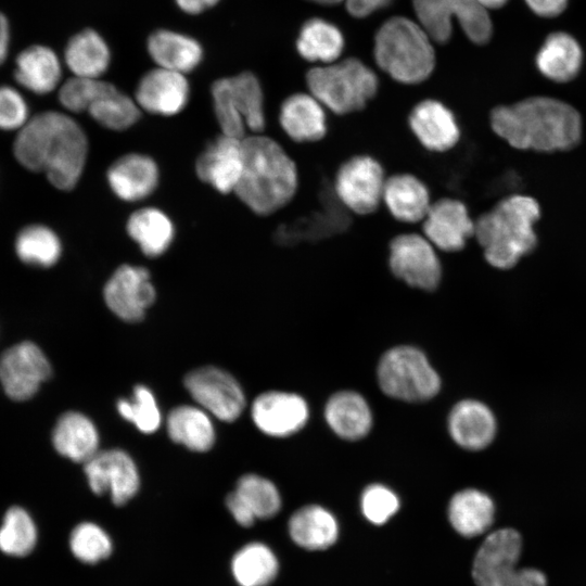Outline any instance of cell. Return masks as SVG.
Returning a JSON list of instances; mask_svg holds the SVG:
<instances>
[{
	"instance_id": "51",
	"label": "cell",
	"mask_w": 586,
	"mask_h": 586,
	"mask_svg": "<svg viewBox=\"0 0 586 586\" xmlns=\"http://www.w3.org/2000/svg\"><path fill=\"white\" fill-rule=\"evenodd\" d=\"M484 9H499L504 7L508 0H476Z\"/></svg>"
},
{
	"instance_id": "53",
	"label": "cell",
	"mask_w": 586,
	"mask_h": 586,
	"mask_svg": "<svg viewBox=\"0 0 586 586\" xmlns=\"http://www.w3.org/2000/svg\"><path fill=\"white\" fill-rule=\"evenodd\" d=\"M203 3L205 4L206 9L207 8H212L214 7L215 4H217L220 0H202Z\"/></svg>"
},
{
	"instance_id": "8",
	"label": "cell",
	"mask_w": 586,
	"mask_h": 586,
	"mask_svg": "<svg viewBox=\"0 0 586 586\" xmlns=\"http://www.w3.org/2000/svg\"><path fill=\"white\" fill-rule=\"evenodd\" d=\"M377 373L382 392L398 400L425 402L441 388V378L424 353L410 345L386 351L379 361Z\"/></svg>"
},
{
	"instance_id": "10",
	"label": "cell",
	"mask_w": 586,
	"mask_h": 586,
	"mask_svg": "<svg viewBox=\"0 0 586 586\" xmlns=\"http://www.w3.org/2000/svg\"><path fill=\"white\" fill-rule=\"evenodd\" d=\"M419 24L431 40L445 43L453 33L457 17L468 38L477 44L486 43L493 33L488 12L476 0H412Z\"/></svg>"
},
{
	"instance_id": "22",
	"label": "cell",
	"mask_w": 586,
	"mask_h": 586,
	"mask_svg": "<svg viewBox=\"0 0 586 586\" xmlns=\"http://www.w3.org/2000/svg\"><path fill=\"white\" fill-rule=\"evenodd\" d=\"M227 508L242 526H251L256 519L273 517L281 507L276 485L257 474H245L226 498Z\"/></svg>"
},
{
	"instance_id": "50",
	"label": "cell",
	"mask_w": 586,
	"mask_h": 586,
	"mask_svg": "<svg viewBox=\"0 0 586 586\" xmlns=\"http://www.w3.org/2000/svg\"><path fill=\"white\" fill-rule=\"evenodd\" d=\"M178 8L188 14H200L206 7L202 0H175Z\"/></svg>"
},
{
	"instance_id": "5",
	"label": "cell",
	"mask_w": 586,
	"mask_h": 586,
	"mask_svg": "<svg viewBox=\"0 0 586 586\" xmlns=\"http://www.w3.org/2000/svg\"><path fill=\"white\" fill-rule=\"evenodd\" d=\"M431 38L420 24L403 16L387 20L374 38V60L394 80L416 85L428 79L435 67Z\"/></svg>"
},
{
	"instance_id": "46",
	"label": "cell",
	"mask_w": 586,
	"mask_h": 586,
	"mask_svg": "<svg viewBox=\"0 0 586 586\" xmlns=\"http://www.w3.org/2000/svg\"><path fill=\"white\" fill-rule=\"evenodd\" d=\"M29 109L22 93L13 87H0V129L20 131L29 120Z\"/></svg>"
},
{
	"instance_id": "20",
	"label": "cell",
	"mask_w": 586,
	"mask_h": 586,
	"mask_svg": "<svg viewBox=\"0 0 586 586\" xmlns=\"http://www.w3.org/2000/svg\"><path fill=\"white\" fill-rule=\"evenodd\" d=\"M424 237L444 252H458L474 235V221L459 200L444 198L431 204L422 220Z\"/></svg>"
},
{
	"instance_id": "32",
	"label": "cell",
	"mask_w": 586,
	"mask_h": 586,
	"mask_svg": "<svg viewBox=\"0 0 586 586\" xmlns=\"http://www.w3.org/2000/svg\"><path fill=\"white\" fill-rule=\"evenodd\" d=\"M536 66L548 79L566 82L578 74L583 51L577 40L565 31L548 35L536 54Z\"/></svg>"
},
{
	"instance_id": "26",
	"label": "cell",
	"mask_w": 586,
	"mask_h": 586,
	"mask_svg": "<svg viewBox=\"0 0 586 586\" xmlns=\"http://www.w3.org/2000/svg\"><path fill=\"white\" fill-rule=\"evenodd\" d=\"M146 50L157 67L187 75L203 60L201 43L193 37L170 29L153 31Z\"/></svg>"
},
{
	"instance_id": "1",
	"label": "cell",
	"mask_w": 586,
	"mask_h": 586,
	"mask_svg": "<svg viewBox=\"0 0 586 586\" xmlns=\"http://www.w3.org/2000/svg\"><path fill=\"white\" fill-rule=\"evenodd\" d=\"M89 143L81 126L69 115L44 111L28 120L13 143L16 161L26 169L42 173L61 191L79 182Z\"/></svg>"
},
{
	"instance_id": "6",
	"label": "cell",
	"mask_w": 586,
	"mask_h": 586,
	"mask_svg": "<svg viewBox=\"0 0 586 586\" xmlns=\"http://www.w3.org/2000/svg\"><path fill=\"white\" fill-rule=\"evenodd\" d=\"M306 82L310 94L339 115L365 109L379 89L375 73L355 58L309 69Z\"/></svg>"
},
{
	"instance_id": "25",
	"label": "cell",
	"mask_w": 586,
	"mask_h": 586,
	"mask_svg": "<svg viewBox=\"0 0 586 586\" xmlns=\"http://www.w3.org/2000/svg\"><path fill=\"white\" fill-rule=\"evenodd\" d=\"M279 123L285 135L298 143L316 142L327 135L324 106L310 93H294L284 99Z\"/></svg>"
},
{
	"instance_id": "34",
	"label": "cell",
	"mask_w": 586,
	"mask_h": 586,
	"mask_svg": "<svg viewBox=\"0 0 586 586\" xmlns=\"http://www.w3.org/2000/svg\"><path fill=\"white\" fill-rule=\"evenodd\" d=\"M169 437L193 451H207L215 443V428L209 413L200 406L181 405L166 420Z\"/></svg>"
},
{
	"instance_id": "47",
	"label": "cell",
	"mask_w": 586,
	"mask_h": 586,
	"mask_svg": "<svg viewBox=\"0 0 586 586\" xmlns=\"http://www.w3.org/2000/svg\"><path fill=\"white\" fill-rule=\"evenodd\" d=\"M533 13L542 17L560 15L568 7L569 0H524Z\"/></svg>"
},
{
	"instance_id": "27",
	"label": "cell",
	"mask_w": 586,
	"mask_h": 586,
	"mask_svg": "<svg viewBox=\"0 0 586 586\" xmlns=\"http://www.w3.org/2000/svg\"><path fill=\"white\" fill-rule=\"evenodd\" d=\"M126 231L142 254L150 258L165 254L176 235L171 218L161 208L153 206L132 212L127 219Z\"/></svg>"
},
{
	"instance_id": "24",
	"label": "cell",
	"mask_w": 586,
	"mask_h": 586,
	"mask_svg": "<svg viewBox=\"0 0 586 586\" xmlns=\"http://www.w3.org/2000/svg\"><path fill=\"white\" fill-rule=\"evenodd\" d=\"M451 440L461 448L482 450L494 441L497 421L492 409L476 399H462L450 410L447 420Z\"/></svg>"
},
{
	"instance_id": "18",
	"label": "cell",
	"mask_w": 586,
	"mask_h": 586,
	"mask_svg": "<svg viewBox=\"0 0 586 586\" xmlns=\"http://www.w3.org/2000/svg\"><path fill=\"white\" fill-rule=\"evenodd\" d=\"M242 140L220 133L195 160L198 178L220 194L233 193L243 167Z\"/></svg>"
},
{
	"instance_id": "19",
	"label": "cell",
	"mask_w": 586,
	"mask_h": 586,
	"mask_svg": "<svg viewBox=\"0 0 586 586\" xmlns=\"http://www.w3.org/2000/svg\"><path fill=\"white\" fill-rule=\"evenodd\" d=\"M133 99L141 111L158 116H175L183 111L190 99L186 75L155 67L142 75Z\"/></svg>"
},
{
	"instance_id": "17",
	"label": "cell",
	"mask_w": 586,
	"mask_h": 586,
	"mask_svg": "<svg viewBox=\"0 0 586 586\" xmlns=\"http://www.w3.org/2000/svg\"><path fill=\"white\" fill-rule=\"evenodd\" d=\"M251 416L254 424L264 434L288 437L305 426L309 418V408L298 394L269 391L254 399Z\"/></svg>"
},
{
	"instance_id": "39",
	"label": "cell",
	"mask_w": 586,
	"mask_h": 586,
	"mask_svg": "<svg viewBox=\"0 0 586 586\" xmlns=\"http://www.w3.org/2000/svg\"><path fill=\"white\" fill-rule=\"evenodd\" d=\"M87 113L100 126L112 131L127 130L141 117V110L136 100L112 82L95 99Z\"/></svg>"
},
{
	"instance_id": "12",
	"label": "cell",
	"mask_w": 586,
	"mask_h": 586,
	"mask_svg": "<svg viewBox=\"0 0 586 586\" xmlns=\"http://www.w3.org/2000/svg\"><path fill=\"white\" fill-rule=\"evenodd\" d=\"M184 386L202 409L221 421L237 420L245 407L241 385L224 369L198 368L186 375Z\"/></svg>"
},
{
	"instance_id": "14",
	"label": "cell",
	"mask_w": 586,
	"mask_h": 586,
	"mask_svg": "<svg viewBox=\"0 0 586 586\" xmlns=\"http://www.w3.org/2000/svg\"><path fill=\"white\" fill-rule=\"evenodd\" d=\"M51 375V365L42 351L31 342L11 346L0 357V382L14 400L33 397Z\"/></svg>"
},
{
	"instance_id": "33",
	"label": "cell",
	"mask_w": 586,
	"mask_h": 586,
	"mask_svg": "<svg viewBox=\"0 0 586 586\" xmlns=\"http://www.w3.org/2000/svg\"><path fill=\"white\" fill-rule=\"evenodd\" d=\"M64 60L73 76L101 78L110 67L111 50L98 31L85 29L68 40Z\"/></svg>"
},
{
	"instance_id": "11",
	"label": "cell",
	"mask_w": 586,
	"mask_h": 586,
	"mask_svg": "<svg viewBox=\"0 0 586 586\" xmlns=\"http://www.w3.org/2000/svg\"><path fill=\"white\" fill-rule=\"evenodd\" d=\"M386 178L381 164L369 155H356L339 168L334 190L344 206L358 215L377 211L383 202Z\"/></svg>"
},
{
	"instance_id": "45",
	"label": "cell",
	"mask_w": 586,
	"mask_h": 586,
	"mask_svg": "<svg viewBox=\"0 0 586 586\" xmlns=\"http://www.w3.org/2000/svg\"><path fill=\"white\" fill-rule=\"evenodd\" d=\"M398 508L397 496L384 485L372 484L361 495L362 512L374 524L385 523Z\"/></svg>"
},
{
	"instance_id": "40",
	"label": "cell",
	"mask_w": 586,
	"mask_h": 586,
	"mask_svg": "<svg viewBox=\"0 0 586 586\" xmlns=\"http://www.w3.org/2000/svg\"><path fill=\"white\" fill-rule=\"evenodd\" d=\"M231 569L240 586H267L278 573V561L266 545L251 543L238 550Z\"/></svg>"
},
{
	"instance_id": "23",
	"label": "cell",
	"mask_w": 586,
	"mask_h": 586,
	"mask_svg": "<svg viewBox=\"0 0 586 586\" xmlns=\"http://www.w3.org/2000/svg\"><path fill=\"white\" fill-rule=\"evenodd\" d=\"M408 124L429 151L446 152L459 141L460 129L453 112L442 102L426 99L413 106Z\"/></svg>"
},
{
	"instance_id": "13",
	"label": "cell",
	"mask_w": 586,
	"mask_h": 586,
	"mask_svg": "<svg viewBox=\"0 0 586 586\" xmlns=\"http://www.w3.org/2000/svg\"><path fill=\"white\" fill-rule=\"evenodd\" d=\"M388 265L395 277L412 288L433 291L441 282L440 258L424 235L404 233L393 238Z\"/></svg>"
},
{
	"instance_id": "48",
	"label": "cell",
	"mask_w": 586,
	"mask_h": 586,
	"mask_svg": "<svg viewBox=\"0 0 586 586\" xmlns=\"http://www.w3.org/2000/svg\"><path fill=\"white\" fill-rule=\"evenodd\" d=\"M392 0H345L348 13L355 17H365L375 10L390 4Z\"/></svg>"
},
{
	"instance_id": "21",
	"label": "cell",
	"mask_w": 586,
	"mask_h": 586,
	"mask_svg": "<svg viewBox=\"0 0 586 586\" xmlns=\"http://www.w3.org/2000/svg\"><path fill=\"white\" fill-rule=\"evenodd\" d=\"M106 181L119 200L128 203L141 202L157 189L160 168L150 155L131 152L117 157L109 166Z\"/></svg>"
},
{
	"instance_id": "4",
	"label": "cell",
	"mask_w": 586,
	"mask_h": 586,
	"mask_svg": "<svg viewBox=\"0 0 586 586\" xmlns=\"http://www.w3.org/2000/svg\"><path fill=\"white\" fill-rule=\"evenodd\" d=\"M537 201L527 195H511L474 221V237L486 262L509 269L531 253L537 243L534 225L539 219Z\"/></svg>"
},
{
	"instance_id": "28",
	"label": "cell",
	"mask_w": 586,
	"mask_h": 586,
	"mask_svg": "<svg viewBox=\"0 0 586 586\" xmlns=\"http://www.w3.org/2000/svg\"><path fill=\"white\" fill-rule=\"evenodd\" d=\"M329 428L341 438L357 441L365 437L372 426V412L364 396L354 391L333 394L324 407Z\"/></svg>"
},
{
	"instance_id": "2",
	"label": "cell",
	"mask_w": 586,
	"mask_h": 586,
	"mask_svg": "<svg viewBox=\"0 0 586 586\" xmlns=\"http://www.w3.org/2000/svg\"><path fill=\"white\" fill-rule=\"evenodd\" d=\"M491 126L497 136L520 150H569L582 136L578 112L565 102L547 97L495 107Z\"/></svg>"
},
{
	"instance_id": "29",
	"label": "cell",
	"mask_w": 586,
	"mask_h": 586,
	"mask_svg": "<svg viewBox=\"0 0 586 586\" xmlns=\"http://www.w3.org/2000/svg\"><path fill=\"white\" fill-rule=\"evenodd\" d=\"M383 202L395 219L407 224L422 221L432 204L428 187L411 174L386 178Z\"/></svg>"
},
{
	"instance_id": "41",
	"label": "cell",
	"mask_w": 586,
	"mask_h": 586,
	"mask_svg": "<svg viewBox=\"0 0 586 586\" xmlns=\"http://www.w3.org/2000/svg\"><path fill=\"white\" fill-rule=\"evenodd\" d=\"M37 531L29 514L20 507L10 508L0 527V549L7 555L23 557L36 545Z\"/></svg>"
},
{
	"instance_id": "49",
	"label": "cell",
	"mask_w": 586,
	"mask_h": 586,
	"mask_svg": "<svg viewBox=\"0 0 586 586\" xmlns=\"http://www.w3.org/2000/svg\"><path fill=\"white\" fill-rule=\"evenodd\" d=\"M9 30L10 29L8 20L2 13H0V65L3 63L8 55L10 40Z\"/></svg>"
},
{
	"instance_id": "15",
	"label": "cell",
	"mask_w": 586,
	"mask_h": 586,
	"mask_svg": "<svg viewBox=\"0 0 586 586\" xmlns=\"http://www.w3.org/2000/svg\"><path fill=\"white\" fill-rule=\"evenodd\" d=\"M155 296L150 272L144 267L130 264L116 268L103 289L106 306L128 322L141 320Z\"/></svg>"
},
{
	"instance_id": "42",
	"label": "cell",
	"mask_w": 586,
	"mask_h": 586,
	"mask_svg": "<svg viewBox=\"0 0 586 586\" xmlns=\"http://www.w3.org/2000/svg\"><path fill=\"white\" fill-rule=\"evenodd\" d=\"M119 416L131 422L140 432L152 434L162 423L156 398L145 385H136L130 398H120L116 404Z\"/></svg>"
},
{
	"instance_id": "35",
	"label": "cell",
	"mask_w": 586,
	"mask_h": 586,
	"mask_svg": "<svg viewBox=\"0 0 586 586\" xmlns=\"http://www.w3.org/2000/svg\"><path fill=\"white\" fill-rule=\"evenodd\" d=\"M289 531L295 544L308 550L329 548L339 533L334 517L317 505L298 509L290 519Z\"/></svg>"
},
{
	"instance_id": "30",
	"label": "cell",
	"mask_w": 586,
	"mask_h": 586,
	"mask_svg": "<svg viewBox=\"0 0 586 586\" xmlns=\"http://www.w3.org/2000/svg\"><path fill=\"white\" fill-rule=\"evenodd\" d=\"M55 450L75 462H87L99 451L100 436L94 423L84 413L68 411L60 417L53 432Z\"/></svg>"
},
{
	"instance_id": "43",
	"label": "cell",
	"mask_w": 586,
	"mask_h": 586,
	"mask_svg": "<svg viewBox=\"0 0 586 586\" xmlns=\"http://www.w3.org/2000/svg\"><path fill=\"white\" fill-rule=\"evenodd\" d=\"M69 546L73 555L85 563H97L112 551L110 536L97 524L84 522L72 532Z\"/></svg>"
},
{
	"instance_id": "37",
	"label": "cell",
	"mask_w": 586,
	"mask_h": 586,
	"mask_svg": "<svg viewBox=\"0 0 586 586\" xmlns=\"http://www.w3.org/2000/svg\"><path fill=\"white\" fill-rule=\"evenodd\" d=\"M296 50L306 61L331 64L336 62L344 50V37L332 23L311 18L301 28Z\"/></svg>"
},
{
	"instance_id": "31",
	"label": "cell",
	"mask_w": 586,
	"mask_h": 586,
	"mask_svg": "<svg viewBox=\"0 0 586 586\" xmlns=\"http://www.w3.org/2000/svg\"><path fill=\"white\" fill-rule=\"evenodd\" d=\"M14 77L22 87L33 93L47 94L59 86L62 64L49 47L31 46L17 55Z\"/></svg>"
},
{
	"instance_id": "9",
	"label": "cell",
	"mask_w": 586,
	"mask_h": 586,
	"mask_svg": "<svg viewBox=\"0 0 586 586\" xmlns=\"http://www.w3.org/2000/svg\"><path fill=\"white\" fill-rule=\"evenodd\" d=\"M522 539L512 528L489 534L477 550L472 575L477 586H546L545 575L535 569L515 568Z\"/></svg>"
},
{
	"instance_id": "16",
	"label": "cell",
	"mask_w": 586,
	"mask_h": 586,
	"mask_svg": "<svg viewBox=\"0 0 586 586\" xmlns=\"http://www.w3.org/2000/svg\"><path fill=\"white\" fill-rule=\"evenodd\" d=\"M85 474L93 493H110L112 501L117 506L131 499L140 485L135 461L122 449L98 451L85 462Z\"/></svg>"
},
{
	"instance_id": "44",
	"label": "cell",
	"mask_w": 586,
	"mask_h": 586,
	"mask_svg": "<svg viewBox=\"0 0 586 586\" xmlns=\"http://www.w3.org/2000/svg\"><path fill=\"white\" fill-rule=\"evenodd\" d=\"M110 84L101 78L73 76L62 84L58 99L62 107L71 113H87L91 104Z\"/></svg>"
},
{
	"instance_id": "3",
	"label": "cell",
	"mask_w": 586,
	"mask_h": 586,
	"mask_svg": "<svg viewBox=\"0 0 586 586\" xmlns=\"http://www.w3.org/2000/svg\"><path fill=\"white\" fill-rule=\"evenodd\" d=\"M242 146L243 167L233 193L254 214L271 215L295 195L296 165L277 141L263 133L247 135Z\"/></svg>"
},
{
	"instance_id": "38",
	"label": "cell",
	"mask_w": 586,
	"mask_h": 586,
	"mask_svg": "<svg viewBox=\"0 0 586 586\" xmlns=\"http://www.w3.org/2000/svg\"><path fill=\"white\" fill-rule=\"evenodd\" d=\"M14 250L17 257L28 266L49 268L62 255V242L58 233L42 224H31L16 234Z\"/></svg>"
},
{
	"instance_id": "36",
	"label": "cell",
	"mask_w": 586,
	"mask_h": 586,
	"mask_svg": "<svg viewBox=\"0 0 586 586\" xmlns=\"http://www.w3.org/2000/svg\"><path fill=\"white\" fill-rule=\"evenodd\" d=\"M453 527L462 536L484 533L494 518V504L485 493L468 488L456 493L448 506Z\"/></svg>"
},
{
	"instance_id": "7",
	"label": "cell",
	"mask_w": 586,
	"mask_h": 586,
	"mask_svg": "<svg viewBox=\"0 0 586 586\" xmlns=\"http://www.w3.org/2000/svg\"><path fill=\"white\" fill-rule=\"evenodd\" d=\"M213 110L220 133L244 139L263 133L266 127L264 92L251 72L215 80L211 87Z\"/></svg>"
},
{
	"instance_id": "52",
	"label": "cell",
	"mask_w": 586,
	"mask_h": 586,
	"mask_svg": "<svg viewBox=\"0 0 586 586\" xmlns=\"http://www.w3.org/2000/svg\"><path fill=\"white\" fill-rule=\"evenodd\" d=\"M310 1L318 2L321 4H336L345 0H310Z\"/></svg>"
}]
</instances>
